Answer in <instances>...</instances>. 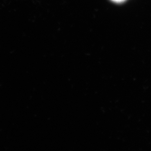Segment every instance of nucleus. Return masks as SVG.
Here are the masks:
<instances>
[{
  "mask_svg": "<svg viewBox=\"0 0 151 151\" xmlns=\"http://www.w3.org/2000/svg\"><path fill=\"white\" fill-rule=\"evenodd\" d=\"M114 1H117V2H121V1H123L124 0H113Z\"/></svg>",
  "mask_w": 151,
  "mask_h": 151,
  "instance_id": "1",
  "label": "nucleus"
}]
</instances>
